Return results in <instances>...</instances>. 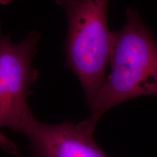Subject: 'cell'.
<instances>
[{
	"instance_id": "cell-1",
	"label": "cell",
	"mask_w": 157,
	"mask_h": 157,
	"mask_svg": "<svg viewBox=\"0 0 157 157\" xmlns=\"http://www.w3.org/2000/svg\"><path fill=\"white\" fill-rule=\"evenodd\" d=\"M127 22L113 32L110 71L94 99L88 118L98 124L113 107L137 97L157 96V44L137 11L128 9Z\"/></svg>"
},
{
	"instance_id": "cell-2",
	"label": "cell",
	"mask_w": 157,
	"mask_h": 157,
	"mask_svg": "<svg viewBox=\"0 0 157 157\" xmlns=\"http://www.w3.org/2000/svg\"><path fill=\"white\" fill-rule=\"evenodd\" d=\"M66 13V67L83 88L87 104L101 87L109 66L113 32L108 26L109 0H56Z\"/></svg>"
},
{
	"instance_id": "cell-3",
	"label": "cell",
	"mask_w": 157,
	"mask_h": 157,
	"mask_svg": "<svg viewBox=\"0 0 157 157\" xmlns=\"http://www.w3.org/2000/svg\"><path fill=\"white\" fill-rule=\"evenodd\" d=\"M40 36L32 31L18 44L9 36H0V128L21 132L30 111L27 98L39 76L32 60Z\"/></svg>"
},
{
	"instance_id": "cell-4",
	"label": "cell",
	"mask_w": 157,
	"mask_h": 157,
	"mask_svg": "<svg viewBox=\"0 0 157 157\" xmlns=\"http://www.w3.org/2000/svg\"><path fill=\"white\" fill-rule=\"evenodd\" d=\"M96 126L88 119L77 124H48L30 111L21 132L29 139L32 157H109L94 138Z\"/></svg>"
},
{
	"instance_id": "cell-5",
	"label": "cell",
	"mask_w": 157,
	"mask_h": 157,
	"mask_svg": "<svg viewBox=\"0 0 157 157\" xmlns=\"http://www.w3.org/2000/svg\"><path fill=\"white\" fill-rule=\"evenodd\" d=\"M0 146L5 148L6 151H8L13 154H17V151L16 147L14 144H13L7 137L4 136V135L0 132Z\"/></svg>"
},
{
	"instance_id": "cell-6",
	"label": "cell",
	"mask_w": 157,
	"mask_h": 157,
	"mask_svg": "<svg viewBox=\"0 0 157 157\" xmlns=\"http://www.w3.org/2000/svg\"><path fill=\"white\" fill-rule=\"evenodd\" d=\"M13 0H0V5H7L10 4Z\"/></svg>"
}]
</instances>
